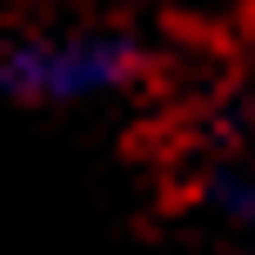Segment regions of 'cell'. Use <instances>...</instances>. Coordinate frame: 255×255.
Listing matches in <instances>:
<instances>
[{"label":"cell","instance_id":"cell-1","mask_svg":"<svg viewBox=\"0 0 255 255\" xmlns=\"http://www.w3.org/2000/svg\"><path fill=\"white\" fill-rule=\"evenodd\" d=\"M128 81H141V47L121 27H47L0 47V88L34 108L108 101Z\"/></svg>","mask_w":255,"mask_h":255},{"label":"cell","instance_id":"cell-2","mask_svg":"<svg viewBox=\"0 0 255 255\" xmlns=\"http://www.w3.org/2000/svg\"><path fill=\"white\" fill-rule=\"evenodd\" d=\"M215 202H222V208H235V215H255V181H222Z\"/></svg>","mask_w":255,"mask_h":255}]
</instances>
